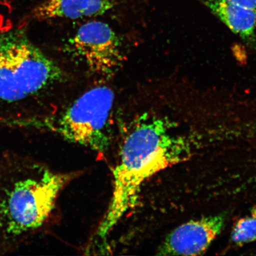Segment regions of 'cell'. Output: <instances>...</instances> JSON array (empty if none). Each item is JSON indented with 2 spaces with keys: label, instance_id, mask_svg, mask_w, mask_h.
Returning <instances> with one entry per match:
<instances>
[{
  "label": "cell",
  "instance_id": "52a82bcc",
  "mask_svg": "<svg viewBox=\"0 0 256 256\" xmlns=\"http://www.w3.org/2000/svg\"><path fill=\"white\" fill-rule=\"evenodd\" d=\"M114 6V0H44L34 9V16L38 20L94 17Z\"/></svg>",
  "mask_w": 256,
  "mask_h": 256
},
{
  "label": "cell",
  "instance_id": "3957f363",
  "mask_svg": "<svg viewBox=\"0 0 256 256\" xmlns=\"http://www.w3.org/2000/svg\"><path fill=\"white\" fill-rule=\"evenodd\" d=\"M62 78V68L24 31L0 34V101L23 100Z\"/></svg>",
  "mask_w": 256,
  "mask_h": 256
},
{
  "label": "cell",
  "instance_id": "ba28073f",
  "mask_svg": "<svg viewBox=\"0 0 256 256\" xmlns=\"http://www.w3.org/2000/svg\"><path fill=\"white\" fill-rule=\"evenodd\" d=\"M213 14L234 33L250 37L256 28V10L232 4L224 0H204Z\"/></svg>",
  "mask_w": 256,
  "mask_h": 256
},
{
  "label": "cell",
  "instance_id": "30bf717a",
  "mask_svg": "<svg viewBox=\"0 0 256 256\" xmlns=\"http://www.w3.org/2000/svg\"><path fill=\"white\" fill-rule=\"evenodd\" d=\"M224 1L256 10V0H224Z\"/></svg>",
  "mask_w": 256,
  "mask_h": 256
},
{
  "label": "cell",
  "instance_id": "5b68a950",
  "mask_svg": "<svg viewBox=\"0 0 256 256\" xmlns=\"http://www.w3.org/2000/svg\"><path fill=\"white\" fill-rule=\"evenodd\" d=\"M66 48L90 72L102 76L114 74L123 62L120 40L104 22L92 21L82 24Z\"/></svg>",
  "mask_w": 256,
  "mask_h": 256
},
{
  "label": "cell",
  "instance_id": "9c48e42d",
  "mask_svg": "<svg viewBox=\"0 0 256 256\" xmlns=\"http://www.w3.org/2000/svg\"><path fill=\"white\" fill-rule=\"evenodd\" d=\"M231 239L234 244L238 246L256 241V206L236 222Z\"/></svg>",
  "mask_w": 256,
  "mask_h": 256
},
{
  "label": "cell",
  "instance_id": "6da1fadb",
  "mask_svg": "<svg viewBox=\"0 0 256 256\" xmlns=\"http://www.w3.org/2000/svg\"><path fill=\"white\" fill-rule=\"evenodd\" d=\"M76 174H62L23 154L0 156V255L23 248L46 225Z\"/></svg>",
  "mask_w": 256,
  "mask_h": 256
},
{
  "label": "cell",
  "instance_id": "7a4b0ae2",
  "mask_svg": "<svg viewBox=\"0 0 256 256\" xmlns=\"http://www.w3.org/2000/svg\"><path fill=\"white\" fill-rule=\"evenodd\" d=\"M168 120L140 115L133 121L122 145L114 170L113 190L97 234L104 238L136 206L142 185L158 174L191 155L190 143L170 132Z\"/></svg>",
  "mask_w": 256,
  "mask_h": 256
},
{
  "label": "cell",
  "instance_id": "8992f818",
  "mask_svg": "<svg viewBox=\"0 0 256 256\" xmlns=\"http://www.w3.org/2000/svg\"><path fill=\"white\" fill-rule=\"evenodd\" d=\"M225 216L192 220L172 230L158 250L162 256H197L204 254L222 231Z\"/></svg>",
  "mask_w": 256,
  "mask_h": 256
},
{
  "label": "cell",
  "instance_id": "277c9868",
  "mask_svg": "<svg viewBox=\"0 0 256 256\" xmlns=\"http://www.w3.org/2000/svg\"><path fill=\"white\" fill-rule=\"evenodd\" d=\"M114 94L107 86L88 90L60 114L39 124L70 142L104 153L112 140Z\"/></svg>",
  "mask_w": 256,
  "mask_h": 256
}]
</instances>
